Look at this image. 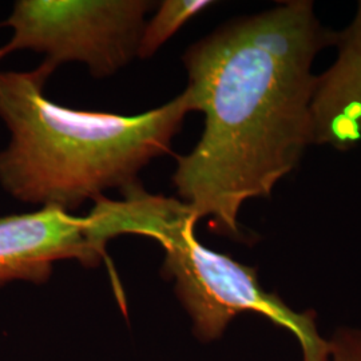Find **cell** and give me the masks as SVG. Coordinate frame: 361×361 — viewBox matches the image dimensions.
Returning a JSON list of instances; mask_svg holds the SVG:
<instances>
[{
    "instance_id": "1",
    "label": "cell",
    "mask_w": 361,
    "mask_h": 361,
    "mask_svg": "<svg viewBox=\"0 0 361 361\" xmlns=\"http://www.w3.org/2000/svg\"><path fill=\"white\" fill-rule=\"evenodd\" d=\"M312 1L292 0L234 20L183 56L193 111L205 129L193 150L177 157L173 182L198 221L241 237L247 200L269 197L313 143L316 54L335 43Z\"/></svg>"
},
{
    "instance_id": "2",
    "label": "cell",
    "mask_w": 361,
    "mask_h": 361,
    "mask_svg": "<svg viewBox=\"0 0 361 361\" xmlns=\"http://www.w3.org/2000/svg\"><path fill=\"white\" fill-rule=\"evenodd\" d=\"M54 71L47 62L0 71V118L11 133L0 153V185L25 204L70 213L109 189L140 185V171L170 152L193 111L186 91L138 116L67 109L44 95Z\"/></svg>"
},
{
    "instance_id": "3",
    "label": "cell",
    "mask_w": 361,
    "mask_h": 361,
    "mask_svg": "<svg viewBox=\"0 0 361 361\" xmlns=\"http://www.w3.org/2000/svg\"><path fill=\"white\" fill-rule=\"evenodd\" d=\"M121 193V201H94L89 214L97 232L106 244L122 234H140L162 245L164 274L174 281L200 341L219 340L240 313L256 312L295 335L302 361H329V343L319 334L316 314L292 310L261 286L255 268L202 245L194 231L198 219L185 202L147 193L141 185Z\"/></svg>"
},
{
    "instance_id": "4",
    "label": "cell",
    "mask_w": 361,
    "mask_h": 361,
    "mask_svg": "<svg viewBox=\"0 0 361 361\" xmlns=\"http://www.w3.org/2000/svg\"><path fill=\"white\" fill-rule=\"evenodd\" d=\"M153 7L145 0H19L1 23L13 30L4 49L43 52L55 70L82 62L94 77H110L138 56Z\"/></svg>"
},
{
    "instance_id": "5",
    "label": "cell",
    "mask_w": 361,
    "mask_h": 361,
    "mask_svg": "<svg viewBox=\"0 0 361 361\" xmlns=\"http://www.w3.org/2000/svg\"><path fill=\"white\" fill-rule=\"evenodd\" d=\"M106 247L94 234L89 216L75 217L56 207L0 217V285L11 281L44 284L54 264L78 259L95 267Z\"/></svg>"
},
{
    "instance_id": "6",
    "label": "cell",
    "mask_w": 361,
    "mask_h": 361,
    "mask_svg": "<svg viewBox=\"0 0 361 361\" xmlns=\"http://www.w3.org/2000/svg\"><path fill=\"white\" fill-rule=\"evenodd\" d=\"M335 63L316 78L313 143L347 150L361 142V1L350 26L335 35Z\"/></svg>"
},
{
    "instance_id": "7",
    "label": "cell",
    "mask_w": 361,
    "mask_h": 361,
    "mask_svg": "<svg viewBox=\"0 0 361 361\" xmlns=\"http://www.w3.org/2000/svg\"><path fill=\"white\" fill-rule=\"evenodd\" d=\"M213 1L207 0H165L158 7L154 16L143 27L138 47V56L147 59L171 38L180 27L188 23Z\"/></svg>"
},
{
    "instance_id": "8",
    "label": "cell",
    "mask_w": 361,
    "mask_h": 361,
    "mask_svg": "<svg viewBox=\"0 0 361 361\" xmlns=\"http://www.w3.org/2000/svg\"><path fill=\"white\" fill-rule=\"evenodd\" d=\"M328 343L329 361H361V328H337Z\"/></svg>"
},
{
    "instance_id": "9",
    "label": "cell",
    "mask_w": 361,
    "mask_h": 361,
    "mask_svg": "<svg viewBox=\"0 0 361 361\" xmlns=\"http://www.w3.org/2000/svg\"><path fill=\"white\" fill-rule=\"evenodd\" d=\"M6 55H8V54H7L6 49H4V46H3V47H0V61H1Z\"/></svg>"
},
{
    "instance_id": "10",
    "label": "cell",
    "mask_w": 361,
    "mask_h": 361,
    "mask_svg": "<svg viewBox=\"0 0 361 361\" xmlns=\"http://www.w3.org/2000/svg\"><path fill=\"white\" fill-rule=\"evenodd\" d=\"M0 26H1V25H0Z\"/></svg>"
}]
</instances>
